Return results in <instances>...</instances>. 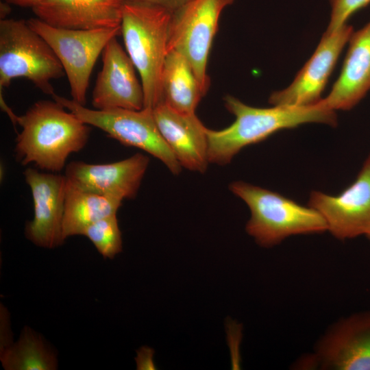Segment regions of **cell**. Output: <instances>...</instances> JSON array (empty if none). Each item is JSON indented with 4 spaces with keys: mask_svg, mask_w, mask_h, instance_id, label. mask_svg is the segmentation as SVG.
<instances>
[{
    "mask_svg": "<svg viewBox=\"0 0 370 370\" xmlns=\"http://www.w3.org/2000/svg\"><path fill=\"white\" fill-rule=\"evenodd\" d=\"M65 109L54 99L40 100L17 116L22 130L17 136L14 151L22 165L34 164L39 169L60 172L71 153L84 148L90 127Z\"/></svg>",
    "mask_w": 370,
    "mask_h": 370,
    "instance_id": "1",
    "label": "cell"
},
{
    "mask_svg": "<svg viewBox=\"0 0 370 370\" xmlns=\"http://www.w3.org/2000/svg\"><path fill=\"white\" fill-rule=\"evenodd\" d=\"M224 101L227 110L235 116L234 122L221 130H206L209 162L219 165L229 164L243 148L282 130L308 123L337 125L335 111L319 102L310 106L262 108L246 105L231 95H227Z\"/></svg>",
    "mask_w": 370,
    "mask_h": 370,
    "instance_id": "2",
    "label": "cell"
},
{
    "mask_svg": "<svg viewBox=\"0 0 370 370\" xmlns=\"http://www.w3.org/2000/svg\"><path fill=\"white\" fill-rule=\"evenodd\" d=\"M172 12L152 3L125 0L121 23L127 53L140 76L144 108L162 103V73L168 53Z\"/></svg>",
    "mask_w": 370,
    "mask_h": 370,
    "instance_id": "3",
    "label": "cell"
},
{
    "mask_svg": "<svg viewBox=\"0 0 370 370\" xmlns=\"http://www.w3.org/2000/svg\"><path fill=\"white\" fill-rule=\"evenodd\" d=\"M229 189L249 207L251 217L246 231L262 247L274 246L292 235L328 230L327 223L318 211L280 193L243 181L232 182Z\"/></svg>",
    "mask_w": 370,
    "mask_h": 370,
    "instance_id": "4",
    "label": "cell"
},
{
    "mask_svg": "<svg viewBox=\"0 0 370 370\" xmlns=\"http://www.w3.org/2000/svg\"><path fill=\"white\" fill-rule=\"evenodd\" d=\"M58 58L48 43L27 21L0 20V90L12 79L25 77L45 94L55 92L51 80L64 74Z\"/></svg>",
    "mask_w": 370,
    "mask_h": 370,
    "instance_id": "5",
    "label": "cell"
},
{
    "mask_svg": "<svg viewBox=\"0 0 370 370\" xmlns=\"http://www.w3.org/2000/svg\"><path fill=\"white\" fill-rule=\"evenodd\" d=\"M52 98L86 124L103 130L123 145L138 148L152 155L173 175L180 173L182 167L160 134L153 109L101 110L88 108L56 93Z\"/></svg>",
    "mask_w": 370,
    "mask_h": 370,
    "instance_id": "6",
    "label": "cell"
},
{
    "mask_svg": "<svg viewBox=\"0 0 370 370\" xmlns=\"http://www.w3.org/2000/svg\"><path fill=\"white\" fill-rule=\"evenodd\" d=\"M50 46L67 77L72 99L85 106L90 77L108 42L121 34V27L81 30L50 25L38 18L27 21Z\"/></svg>",
    "mask_w": 370,
    "mask_h": 370,
    "instance_id": "7",
    "label": "cell"
},
{
    "mask_svg": "<svg viewBox=\"0 0 370 370\" xmlns=\"http://www.w3.org/2000/svg\"><path fill=\"white\" fill-rule=\"evenodd\" d=\"M234 0H190L172 13L168 51L175 50L189 62L206 95L210 86L208 56L223 9Z\"/></svg>",
    "mask_w": 370,
    "mask_h": 370,
    "instance_id": "8",
    "label": "cell"
},
{
    "mask_svg": "<svg viewBox=\"0 0 370 370\" xmlns=\"http://www.w3.org/2000/svg\"><path fill=\"white\" fill-rule=\"evenodd\" d=\"M297 364L307 369L370 370V311L335 323Z\"/></svg>",
    "mask_w": 370,
    "mask_h": 370,
    "instance_id": "9",
    "label": "cell"
},
{
    "mask_svg": "<svg viewBox=\"0 0 370 370\" xmlns=\"http://www.w3.org/2000/svg\"><path fill=\"white\" fill-rule=\"evenodd\" d=\"M308 205L321 214L328 230L338 239L366 235L370 231V154L354 182L341 193L312 191Z\"/></svg>",
    "mask_w": 370,
    "mask_h": 370,
    "instance_id": "10",
    "label": "cell"
},
{
    "mask_svg": "<svg viewBox=\"0 0 370 370\" xmlns=\"http://www.w3.org/2000/svg\"><path fill=\"white\" fill-rule=\"evenodd\" d=\"M347 23L330 34H323L310 58L285 89L275 91L269 102L276 106H310L321 99L328 79L353 33Z\"/></svg>",
    "mask_w": 370,
    "mask_h": 370,
    "instance_id": "11",
    "label": "cell"
},
{
    "mask_svg": "<svg viewBox=\"0 0 370 370\" xmlns=\"http://www.w3.org/2000/svg\"><path fill=\"white\" fill-rule=\"evenodd\" d=\"M24 177L34 203V218L25 225V237L44 248L62 245L66 176L28 168L24 171Z\"/></svg>",
    "mask_w": 370,
    "mask_h": 370,
    "instance_id": "12",
    "label": "cell"
},
{
    "mask_svg": "<svg viewBox=\"0 0 370 370\" xmlns=\"http://www.w3.org/2000/svg\"><path fill=\"white\" fill-rule=\"evenodd\" d=\"M101 54L103 66L92 95L93 108L101 110L143 109L145 97L142 84L137 79L132 60L116 37L108 42Z\"/></svg>",
    "mask_w": 370,
    "mask_h": 370,
    "instance_id": "13",
    "label": "cell"
},
{
    "mask_svg": "<svg viewBox=\"0 0 370 370\" xmlns=\"http://www.w3.org/2000/svg\"><path fill=\"white\" fill-rule=\"evenodd\" d=\"M149 162L140 153L108 164L74 161L67 164L64 175L79 188L123 201L136 196Z\"/></svg>",
    "mask_w": 370,
    "mask_h": 370,
    "instance_id": "14",
    "label": "cell"
},
{
    "mask_svg": "<svg viewBox=\"0 0 370 370\" xmlns=\"http://www.w3.org/2000/svg\"><path fill=\"white\" fill-rule=\"evenodd\" d=\"M153 114L165 142L182 167L205 173L210 164L206 127L195 113L177 112L164 103Z\"/></svg>",
    "mask_w": 370,
    "mask_h": 370,
    "instance_id": "15",
    "label": "cell"
},
{
    "mask_svg": "<svg viewBox=\"0 0 370 370\" xmlns=\"http://www.w3.org/2000/svg\"><path fill=\"white\" fill-rule=\"evenodd\" d=\"M125 0H38L32 10L46 23L70 29L121 27Z\"/></svg>",
    "mask_w": 370,
    "mask_h": 370,
    "instance_id": "16",
    "label": "cell"
},
{
    "mask_svg": "<svg viewBox=\"0 0 370 370\" xmlns=\"http://www.w3.org/2000/svg\"><path fill=\"white\" fill-rule=\"evenodd\" d=\"M340 75L319 102L332 110H349L370 90V21L353 32Z\"/></svg>",
    "mask_w": 370,
    "mask_h": 370,
    "instance_id": "17",
    "label": "cell"
},
{
    "mask_svg": "<svg viewBox=\"0 0 370 370\" xmlns=\"http://www.w3.org/2000/svg\"><path fill=\"white\" fill-rule=\"evenodd\" d=\"M161 85L162 103L181 113H195L205 96L189 62L175 50L166 54Z\"/></svg>",
    "mask_w": 370,
    "mask_h": 370,
    "instance_id": "18",
    "label": "cell"
},
{
    "mask_svg": "<svg viewBox=\"0 0 370 370\" xmlns=\"http://www.w3.org/2000/svg\"><path fill=\"white\" fill-rule=\"evenodd\" d=\"M120 199L82 190L66 179L62 235H82L88 225L104 217L116 214Z\"/></svg>",
    "mask_w": 370,
    "mask_h": 370,
    "instance_id": "19",
    "label": "cell"
},
{
    "mask_svg": "<svg viewBox=\"0 0 370 370\" xmlns=\"http://www.w3.org/2000/svg\"><path fill=\"white\" fill-rule=\"evenodd\" d=\"M0 359L6 370H54L56 356L41 336L25 326L19 339L1 351Z\"/></svg>",
    "mask_w": 370,
    "mask_h": 370,
    "instance_id": "20",
    "label": "cell"
},
{
    "mask_svg": "<svg viewBox=\"0 0 370 370\" xmlns=\"http://www.w3.org/2000/svg\"><path fill=\"white\" fill-rule=\"evenodd\" d=\"M82 235L92 243L104 258L113 259L122 250L121 233L116 214L94 222L84 229Z\"/></svg>",
    "mask_w": 370,
    "mask_h": 370,
    "instance_id": "21",
    "label": "cell"
},
{
    "mask_svg": "<svg viewBox=\"0 0 370 370\" xmlns=\"http://www.w3.org/2000/svg\"><path fill=\"white\" fill-rule=\"evenodd\" d=\"M332 10L330 21L325 32L330 34L346 24L347 20L356 11L366 7L370 0H330Z\"/></svg>",
    "mask_w": 370,
    "mask_h": 370,
    "instance_id": "22",
    "label": "cell"
},
{
    "mask_svg": "<svg viewBox=\"0 0 370 370\" xmlns=\"http://www.w3.org/2000/svg\"><path fill=\"white\" fill-rule=\"evenodd\" d=\"M153 352L147 347H142L138 352L136 358L138 369H153L154 366L152 362Z\"/></svg>",
    "mask_w": 370,
    "mask_h": 370,
    "instance_id": "23",
    "label": "cell"
},
{
    "mask_svg": "<svg viewBox=\"0 0 370 370\" xmlns=\"http://www.w3.org/2000/svg\"><path fill=\"white\" fill-rule=\"evenodd\" d=\"M141 1L162 6L173 12L190 0H127Z\"/></svg>",
    "mask_w": 370,
    "mask_h": 370,
    "instance_id": "24",
    "label": "cell"
},
{
    "mask_svg": "<svg viewBox=\"0 0 370 370\" xmlns=\"http://www.w3.org/2000/svg\"><path fill=\"white\" fill-rule=\"evenodd\" d=\"M10 4L32 8L38 0H4Z\"/></svg>",
    "mask_w": 370,
    "mask_h": 370,
    "instance_id": "25",
    "label": "cell"
},
{
    "mask_svg": "<svg viewBox=\"0 0 370 370\" xmlns=\"http://www.w3.org/2000/svg\"><path fill=\"white\" fill-rule=\"evenodd\" d=\"M9 3L4 1L0 3V18L1 20L7 18V16L10 13L11 8Z\"/></svg>",
    "mask_w": 370,
    "mask_h": 370,
    "instance_id": "26",
    "label": "cell"
},
{
    "mask_svg": "<svg viewBox=\"0 0 370 370\" xmlns=\"http://www.w3.org/2000/svg\"><path fill=\"white\" fill-rule=\"evenodd\" d=\"M367 238L370 241V231L365 235Z\"/></svg>",
    "mask_w": 370,
    "mask_h": 370,
    "instance_id": "27",
    "label": "cell"
}]
</instances>
